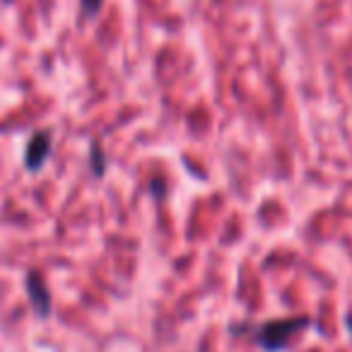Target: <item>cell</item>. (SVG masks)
<instances>
[{
    "label": "cell",
    "instance_id": "obj_1",
    "mask_svg": "<svg viewBox=\"0 0 352 352\" xmlns=\"http://www.w3.org/2000/svg\"><path fill=\"white\" fill-rule=\"evenodd\" d=\"M307 316H294V318H275L268 321L256 331V342L261 345V350L265 352H283L287 350V345L304 331L309 328Z\"/></svg>",
    "mask_w": 352,
    "mask_h": 352
},
{
    "label": "cell",
    "instance_id": "obj_2",
    "mask_svg": "<svg viewBox=\"0 0 352 352\" xmlns=\"http://www.w3.org/2000/svg\"><path fill=\"white\" fill-rule=\"evenodd\" d=\"M27 294H30V302L34 307L36 316H49L51 309H54V299H51V292L46 287L41 273H36V270H30V275H27Z\"/></svg>",
    "mask_w": 352,
    "mask_h": 352
},
{
    "label": "cell",
    "instance_id": "obj_3",
    "mask_svg": "<svg viewBox=\"0 0 352 352\" xmlns=\"http://www.w3.org/2000/svg\"><path fill=\"white\" fill-rule=\"evenodd\" d=\"M51 145H54V138L51 133L39 131L32 135V140L27 142L25 150V166L30 171H39L46 164V160L51 157Z\"/></svg>",
    "mask_w": 352,
    "mask_h": 352
},
{
    "label": "cell",
    "instance_id": "obj_4",
    "mask_svg": "<svg viewBox=\"0 0 352 352\" xmlns=\"http://www.w3.org/2000/svg\"><path fill=\"white\" fill-rule=\"evenodd\" d=\"M89 162H92V171L97 176H104V169H107V162H104V152L99 147V142H92V150H89Z\"/></svg>",
    "mask_w": 352,
    "mask_h": 352
},
{
    "label": "cell",
    "instance_id": "obj_5",
    "mask_svg": "<svg viewBox=\"0 0 352 352\" xmlns=\"http://www.w3.org/2000/svg\"><path fill=\"white\" fill-rule=\"evenodd\" d=\"M104 0H80V12H82L85 20H94V17L102 12Z\"/></svg>",
    "mask_w": 352,
    "mask_h": 352
},
{
    "label": "cell",
    "instance_id": "obj_6",
    "mask_svg": "<svg viewBox=\"0 0 352 352\" xmlns=\"http://www.w3.org/2000/svg\"><path fill=\"white\" fill-rule=\"evenodd\" d=\"M345 326H347V331H350V336H352V309L347 311V316H345Z\"/></svg>",
    "mask_w": 352,
    "mask_h": 352
}]
</instances>
